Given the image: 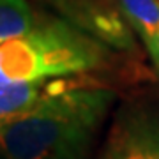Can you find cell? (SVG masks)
I'll return each instance as SVG.
<instances>
[{
	"label": "cell",
	"instance_id": "7",
	"mask_svg": "<svg viewBox=\"0 0 159 159\" xmlns=\"http://www.w3.org/2000/svg\"><path fill=\"white\" fill-rule=\"evenodd\" d=\"M35 23V12L27 0H0V43L27 35Z\"/></svg>",
	"mask_w": 159,
	"mask_h": 159
},
{
	"label": "cell",
	"instance_id": "3",
	"mask_svg": "<svg viewBox=\"0 0 159 159\" xmlns=\"http://www.w3.org/2000/svg\"><path fill=\"white\" fill-rule=\"evenodd\" d=\"M57 16L119 51L136 50L133 29L120 11L119 0H41Z\"/></svg>",
	"mask_w": 159,
	"mask_h": 159
},
{
	"label": "cell",
	"instance_id": "8",
	"mask_svg": "<svg viewBox=\"0 0 159 159\" xmlns=\"http://www.w3.org/2000/svg\"><path fill=\"white\" fill-rule=\"evenodd\" d=\"M147 51H148V55H150V58H152L154 67H156V71H157V74H159V32L156 34L152 43L147 46Z\"/></svg>",
	"mask_w": 159,
	"mask_h": 159
},
{
	"label": "cell",
	"instance_id": "6",
	"mask_svg": "<svg viewBox=\"0 0 159 159\" xmlns=\"http://www.w3.org/2000/svg\"><path fill=\"white\" fill-rule=\"evenodd\" d=\"M119 6L125 21L147 48L159 32V0H119Z\"/></svg>",
	"mask_w": 159,
	"mask_h": 159
},
{
	"label": "cell",
	"instance_id": "1",
	"mask_svg": "<svg viewBox=\"0 0 159 159\" xmlns=\"http://www.w3.org/2000/svg\"><path fill=\"white\" fill-rule=\"evenodd\" d=\"M89 76L46 80L27 113L0 122L4 159H90L117 94Z\"/></svg>",
	"mask_w": 159,
	"mask_h": 159
},
{
	"label": "cell",
	"instance_id": "5",
	"mask_svg": "<svg viewBox=\"0 0 159 159\" xmlns=\"http://www.w3.org/2000/svg\"><path fill=\"white\" fill-rule=\"evenodd\" d=\"M46 80H0V120L6 122L27 113L43 97Z\"/></svg>",
	"mask_w": 159,
	"mask_h": 159
},
{
	"label": "cell",
	"instance_id": "2",
	"mask_svg": "<svg viewBox=\"0 0 159 159\" xmlns=\"http://www.w3.org/2000/svg\"><path fill=\"white\" fill-rule=\"evenodd\" d=\"M111 50L64 18L35 12L29 34L2 43L0 74L11 80L85 76L108 67Z\"/></svg>",
	"mask_w": 159,
	"mask_h": 159
},
{
	"label": "cell",
	"instance_id": "4",
	"mask_svg": "<svg viewBox=\"0 0 159 159\" xmlns=\"http://www.w3.org/2000/svg\"><path fill=\"white\" fill-rule=\"evenodd\" d=\"M99 159H159V108L131 104L120 110Z\"/></svg>",
	"mask_w": 159,
	"mask_h": 159
}]
</instances>
